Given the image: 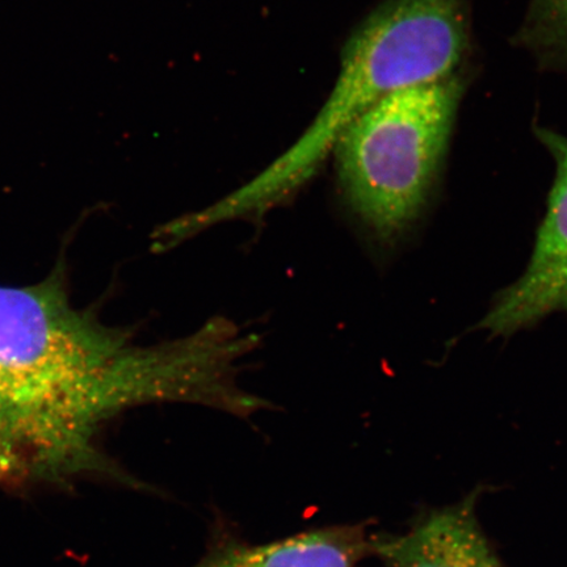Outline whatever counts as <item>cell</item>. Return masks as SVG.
I'll use <instances>...</instances> for the list:
<instances>
[{"mask_svg":"<svg viewBox=\"0 0 567 567\" xmlns=\"http://www.w3.org/2000/svg\"><path fill=\"white\" fill-rule=\"evenodd\" d=\"M246 353V340L225 319L174 342L133 344L71 303L61 269L32 286H0V382L31 437L42 482L97 472L126 481L96 437L112 416L142 403L236 413Z\"/></svg>","mask_w":567,"mask_h":567,"instance_id":"cell-1","label":"cell"},{"mask_svg":"<svg viewBox=\"0 0 567 567\" xmlns=\"http://www.w3.org/2000/svg\"><path fill=\"white\" fill-rule=\"evenodd\" d=\"M467 0H384L347 42L334 89L302 136L259 176L217 202L224 221L261 216L308 182L354 118L401 90L460 73Z\"/></svg>","mask_w":567,"mask_h":567,"instance_id":"cell-2","label":"cell"},{"mask_svg":"<svg viewBox=\"0 0 567 567\" xmlns=\"http://www.w3.org/2000/svg\"><path fill=\"white\" fill-rule=\"evenodd\" d=\"M465 83L457 73L394 92L353 120L334 151L347 200L375 236L413 225L449 151Z\"/></svg>","mask_w":567,"mask_h":567,"instance_id":"cell-3","label":"cell"},{"mask_svg":"<svg viewBox=\"0 0 567 567\" xmlns=\"http://www.w3.org/2000/svg\"><path fill=\"white\" fill-rule=\"evenodd\" d=\"M535 134L556 163L555 183L526 271L481 322L493 336L514 334L555 311H567V137L540 126Z\"/></svg>","mask_w":567,"mask_h":567,"instance_id":"cell-4","label":"cell"},{"mask_svg":"<svg viewBox=\"0 0 567 567\" xmlns=\"http://www.w3.org/2000/svg\"><path fill=\"white\" fill-rule=\"evenodd\" d=\"M371 548L386 567H503L480 526L474 496L405 535L374 538Z\"/></svg>","mask_w":567,"mask_h":567,"instance_id":"cell-5","label":"cell"},{"mask_svg":"<svg viewBox=\"0 0 567 567\" xmlns=\"http://www.w3.org/2000/svg\"><path fill=\"white\" fill-rule=\"evenodd\" d=\"M358 527L303 532L260 545H234L218 550L194 567H357L372 553Z\"/></svg>","mask_w":567,"mask_h":567,"instance_id":"cell-6","label":"cell"},{"mask_svg":"<svg viewBox=\"0 0 567 567\" xmlns=\"http://www.w3.org/2000/svg\"><path fill=\"white\" fill-rule=\"evenodd\" d=\"M515 41L545 68L567 73V0H529Z\"/></svg>","mask_w":567,"mask_h":567,"instance_id":"cell-7","label":"cell"},{"mask_svg":"<svg viewBox=\"0 0 567 567\" xmlns=\"http://www.w3.org/2000/svg\"><path fill=\"white\" fill-rule=\"evenodd\" d=\"M35 472L30 435L0 382V484L24 485Z\"/></svg>","mask_w":567,"mask_h":567,"instance_id":"cell-8","label":"cell"}]
</instances>
